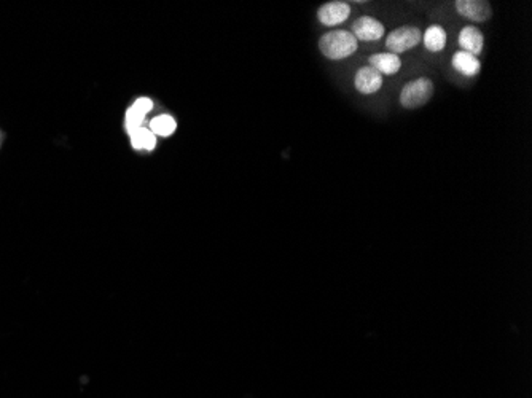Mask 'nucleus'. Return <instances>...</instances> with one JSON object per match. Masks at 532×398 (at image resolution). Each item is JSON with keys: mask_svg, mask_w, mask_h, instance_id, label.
<instances>
[{"mask_svg": "<svg viewBox=\"0 0 532 398\" xmlns=\"http://www.w3.org/2000/svg\"><path fill=\"white\" fill-rule=\"evenodd\" d=\"M359 44L350 31H331L324 34L319 40V50L327 59L331 61H340V59L349 58L350 54L357 51Z\"/></svg>", "mask_w": 532, "mask_h": 398, "instance_id": "1", "label": "nucleus"}, {"mask_svg": "<svg viewBox=\"0 0 532 398\" xmlns=\"http://www.w3.org/2000/svg\"><path fill=\"white\" fill-rule=\"evenodd\" d=\"M433 83L429 78H416L403 86L400 104L405 108H418L424 105L433 96Z\"/></svg>", "mask_w": 532, "mask_h": 398, "instance_id": "2", "label": "nucleus"}, {"mask_svg": "<svg viewBox=\"0 0 532 398\" xmlns=\"http://www.w3.org/2000/svg\"><path fill=\"white\" fill-rule=\"evenodd\" d=\"M421 41V31L414 26H402L386 39V46L392 54H400L414 48Z\"/></svg>", "mask_w": 532, "mask_h": 398, "instance_id": "3", "label": "nucleus"}, {"mask_svg": "<svg viewBox=\"0 0 532 398\" xmlns=\"http://www.w3.org/2000/svg\"><path fill=\"white\" fill-rule=\"evenodd\" d=\"M456 11L470 21L485 23L491 20L493 10L486 0H457Z\"/></svg>", "mask_w": 532, "mask_h": 398, "instance_id": "4", "label": "nucleus"}, {"mask_svg": "<svg viewBox=\"0 0 532 398\" xmlns=\"http://www.w3.org/2000/svg\"><path fill=\"white\" fill-rule=\"evenodd\" d=\"M350 34L357 41H376L384 35V26L383 23H379L372 16H362L357 21H354Z\"/></svg>", "mask_w": 532, "mask_h": 398, "instance_id": "5", "label": "nucleus"}, {"mask_svg": "<svg viewBox=\"0 0 532 398\" xmlns=\"http://www.w3.org/2000/svg\"><path fill=\"white\" fill-rule=\"evenodd\" d=\"M350 15V7L346 2H340V0H334V2L324 4L322 7L317 11L319 21L324 26H338V24L344 23Z\"/></svg>", "mask_w": 532, "mask_h": 398, "instance_id": "6", "label": "nucleus"}, {"mask_svg": "<svg viewBox=\"0 0 532 398\" xmlns=\"http://www.w3.org/2000/svg\"><path fill=\"white\" fill-rule=\"evenodd\" d=\"M354 86L360 94H374L383 86V75L370 65L360 68L354 77Z\"/></svg>", "mask_w": 532, "mask_h": 398, "instance_id": "7", "label": "nucleus"}, {"mask_svg": "<svg viewBox=\"0 0 532 398\" xmlns=\"http://www.w3.org/2000/svg\"><path fill=\"white\" fill-rule=\"evenodd\" d=\"M457 44H459V46L462 48L461 51L469 53V54H471V56L476 58L483 50L485 37H483L480 29H476L474 26H465L461 31V34H459Z\"/></svg>", "mask_w": 532, "mask_h": 398, "instance_id": "8", "label": "nucleus"}, {"mask_svg": "<svg viewBox=\"0 0 532 398\" xmlns=\"http://www.w3.org/2000/svg\"><path fill=\"white\" fill-rule=\"evenodd\" d=\"M370 68L378 70L381 75H394L402 68V61L397 54L376 53L370 56Z\"/></svg>", "mask_w": 532, "mask_h": 398, "instance_id": "9", "label": "nucleus"}, {"mask_svg": "<svg viewBox=\"0 0 532 398\" xmlns=\"http://www.w3.org/2000/svg\"><path fill=\"white\" fill-rule=\"evenodd\" d=\"M451 63H452V68H455L459 74H462L464 77H475L476 74H480V70H481V63L479 61V58L471 56V54L465 51L455 53Z\"/></svg>", "mask_w": 532, "mask_h": 398, "instance_id": "10", "label": "nucleus"}, {"mask_svg": "<svg viewBox=\"0 0 532 398\" xmlns=\"http://www.w3.org/2000/svg\"><path fill=\"white\" fill-rule=\"evenodd\" d=\"M422 40H424V46L427 48L429 51L438 53V51L443 50L445 45H446L445 29L438 26V24H433V26L427 27V31L424 34V37H422Z\"/></svg>", "mask_w": 532, "mask_h": 398, "instance_id": "11", "label": "nucleus"}, {"mask_svg": "<svg viewBox=\"0 0 532 398\" xmlns=\"http://www.w3.org/2000/svg\"><path fill=\"white\" fill-rule=\"evenodd\" d=\"M131 143L136 150H153L156 146V136L147 128H139L131 132Z\"/></svg>", "mask_w": 532, "mask_h": 398, "instance_id": "12", "label": "nucleus"}, {"mask_svg": "<svg viewBox=\"0 0 532 398\" xmlns=\"http://www.w3.org/2000/svg\"><path fill=\"white\" fill-rule=\"evenodd\" d=\"M175 128H177V123L169 115L156 117L152 120V123H150V131H152L155 136H171Z\"/></svg>", "mask_w": 532, "mask_h": 398, "instance_id": "13", "label": "nucleus"}, {"mask_svg": "<svg viewBox=\"0 0 532 398\" xmlns=\"http://www.w3.org/2000/svg\"><path fill=\"white\" fill-rule=\"evenodd\" d=\"M144 118L145 117L141 115L139 112H136L134 108H129L128 113H126V122H125V126H126V129H128V132H134L139 128H142Z\"/></svg>", "mask_w": 532, "mask_h": 398, "instance_id": "14", "label": "nucleus"}, {"mask_svg": "<svg viewBox=\"0 0 532 398\" xmlns=\"http://www.w3.org/2000/svg\"><path fill=\"white\" fill-rule=\"evenodd\" d=\"M131 108H134L136 112H139V113H141V115L145 117L153 108V102L150 101L148 98H141V99H137L134 102V104H132Z\"/></svg>", "mask_w": 532, "mask_h": 398, "instance_id": "15", "label": "nucleus"}]
</instances>
